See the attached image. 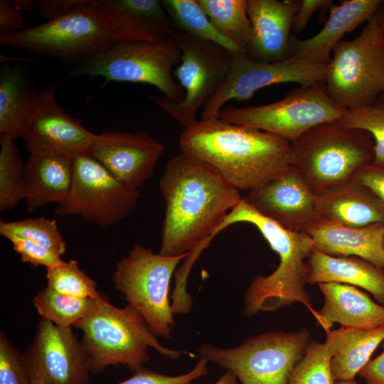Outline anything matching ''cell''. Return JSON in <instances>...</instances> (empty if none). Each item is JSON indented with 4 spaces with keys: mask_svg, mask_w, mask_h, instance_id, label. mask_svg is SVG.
Instances as JSON below:
<instances>
[{
    "mask_svg": "<svg viewBox=\"0 0 384 384\" xmlns=\"http://www.w3.org/2000/svg\"><path fill=\"white\" fill-rule=\"evenodd\" d=\"M165 202L159 254L178 256L213 237L241 201L240 190L214 168L181 153L167 161L159 179Z\"/></svg>",
    "mask_w": 384,
    "mask_h": 384,
    "instance_id": "obj_1",
    "label": "cell"
},
{
    "mask_svg": "<svg viewBox=\"0 0 384 384\" xmlns=\"http://www.w3.org/2000/svg\"><path fill=\"white\" fill-rule=\"evenodd\" d=\"M181 153L214 168L238 190L257 189L293 166L290 142L221 119L197 120L178 139Z\"/></svg>",
    "mask_w": 384,
    "mask_h": 384,
    "instance_id": "obj_2",
    "label": "cell"
},
{
    "mask_svg": "<svg viewBox=\"0 0 384 384\" xmlns=\"http://www.w3.org/2000/svg\"><path fill=\"white\" fill-rule=\"evenodd\" d=\"M126 41H158L107 6L104 0H82L56 18L0 34L4 46L65 60H82Z\"/></svg>",
    "mask_w": 384,
    "mask_h": 384,
    "instance_id": "obj_3",
    "label": "cell"
},
{
    "mask_svg": "<svg viewBox=\"0 0 384 384\" xmlns=\"http://www.w3.org/2000/svg\"><path fill=\"white\" fill-rule=\"evenodd\" d=\"M247 223L258 229L278 255L279 265L267 276L257 275L250 283L243 297L242 315L250 317L260 311H274L299 302L314 316L307 284V260L314 250L311 238L304 232L287 230L264 216L242 197L215 231L218 235L228 226Z\"/></svg>",
    "mask_w": 384,
    "mask_h": 384,
    "instance_id": "obj_4",
    "label": "cell"
},
{
    "mask_svg": "<svg viewBox=\"0 0 384 384\" xmlns=\"http://www.w3.org/2000/svg\"><path fill=\"white\" fill-rule=\"evenodd\" d=\"M82 343L89 358L91 373L110 366H124L135 371L150 360L149 348L176 359L186 351L161 345L142 316L132 306L118 308L103 295L93 311L78 322Z\"/></svg>",
    "mask_w": 384,
    "mask_h": 384,
    "instance_id": "obj_5",
    "label": "cell"
},
{
    "mask_svg": "<svg viewBox=\"0 0 384 384\" xmlns=\"http://www.w3.org/2000/svg\"><path fill=\"white\" fill-rule=\"evenodd\" d=\"M290 144L293 166L315 193L353 180L374 159L370 134L339 120L315 126Z\"/></svg>",
    "mask_w": 384,
    "mask_h": 384,
    "instance_id": "obj_6",
    "label": "cell"
},
{
    "mask_svg": "<svg viewBox=\"0 0 384 384\" xmlns=\"http://www.w3.org/2000/svg\"><path fill=\"white\" fill-rule=\"evenodd\" d=\"M324 82L330 97L346 110L372 105L384 95V43L375 14L357 37L334 47Z\"/></svg>",
    "mask_w": 384,
    "mask_h": 384,
    "instance_id": "obj_7",
    "label": "cell"
},
{
    "mask_svg": "<svg viewBox=\"0 0 384 384\" xmlns=\"http://www.w3.org/2000/svg\"><path fill=\"white\" fill-rule=\"evenodd\" d=\"M181 52L171 38L157 42L126 41L81 61L70 76H101L110 81L149 84L174 102L184 97V91L173 75Z\"/></svg>",
    "mask_w": 384,
    "mask_h": 384,
    "instance_id": "obj_8",
    "label": "cell"
},
{
    "mask_svg": "<svg viewBox=\"0 0 384 384\" xmlns=\"http://www.w3.org/2000/svg\"><path fill=\"white\" fill-rule=\"evenodd\" d=\"M309 338L306 329L271 331L252 336L235 347L206 343L198 351L201 358L231 372L242 384H287Z\"/></svg>",
    "mask_w": 384,
    "mask_h": 384,
    "instance_id": "obj_9",
    "label": "cell"
},
{
    "mask_svg": "<svg viewBox=\"0 0 384 384\" xmlns=\"http://www.w3.org/2000/svg\"><path fill=\"white\" fill-rule=\"evenodd\" d=\"M189 253L164 256L135 244L117 262L112 274L115 287L156 336H171L175 321L169 298L170 282L178 265Z\"/></svg>",
    "mask_w": 384,
    "mask_h": 384,
    "instance_id": "obj_10",
    "label": "cell"
},
{
    "mask_svg": "<svg viewBox=\"0 0 384 384\" xmlns=\"http://www.w3.org/2000/svg\"><path fill=\"white\" fill-rule=\"evenodd\" d=\"M181 52V60L173 72L184 91L177 102L164 95L149 98L184 129L197 121L200 108L212 98L226 78L233 55L223 47L174 30L171 36Z\"/></svg>",
    "mask_w": 384,
    "mask_h": 384,
    "instance_id": "obj_11",
    "label": "cell"
},
{
    "mask_svg": "<svg viewBox=\"0 0 384 384\" xmlns=\"http://www.w3.org/2000/svg\"><path fill=\"white\" fill-rule=\"evenodd\" d=\"M322 83L300 86L270 104L244 107L225 106L218 117L273 134L291 143L314 127L339 120L345 114L346 109L330 97Z\"/></svg>",
    "mask_w": 384,
    "mask_h": 384,
    "instance_id": "obj_12",
    "label": "cell"
},
{
    "mask_svg": "<svg viewBox=\"0 0 384 384\" xmlns=\"http://www.w3.org/2000/svg\"><path fill=\"white\" fill-rule=\"evenodd\" d=\"M73 178L68 198L56 205L60 216L78 215L106 227L128 217L135 209L140 192L121 182L90 154L73 159Z\"/></svg>",
    "mask_w": 384,
    "mask_h": 384,
    "instance_id": "obj_13",
    "label": "cell"
},
{
    "mask_svg": "<svg viewBox=\"0 0 384 384\" xmlns=\"http://www.w3.org/2000/svg\"><path fill=\"white\" fill-rule=\"evenodd\" d=\"M326 65L289 57L277 62H260L247 54L233 55L230 70L215 94L203 107L201 119L218 118L220 110L233 100H247L266 87L288 82L309 86L324 81Z\"/></svg>",
    "mask_w": 384,
    "mask_h": 384,
    "instance_id": "obj_14",
    "label": "cell"
},
{
    "mask_svg": "<svg viewBox=\"0 0 384 384\" xmlns=\"http://www.w3.org/2000/svg\"><path fill=\"white\" fill-rule=\"evenodd\" d=\"M29 380L46 384H87L90 367L81 341L72 330L41 319L25 351Z\"/></svg>",
    "mask_w": 384,
    "mask_h": 384,
    "instance_id": "obj_15",
    "label": "cell"
},
{
    "mask_svg": "<svg viewBox=\"0 0 384 384\" xmlns=\"http://www.w3.org/2000/svg\"><path fill=\"white\" fill-rule=\"evenodd\" d=\"M95 134L87 129L57 103L55 89L39 94L21 136L30 154H51L73 159L89 154Z\"/></svg>",
    "mask_w": 384,
    "mask_h": 384,
    "instance_id": "obj_16",
    "label": "cell"
},
{
    "mask_svg": "<svg viewBox=\"0 0 384 384\" xmlns=\"http://www.w3.org/2000/svg\"><path fill=\"white\" fill-rule=\"evenodd\" d=\"M164 145L144 132L95 134L89 154L121 182L142 186L152 175Z\"/></svg>",
    "mask_w": 384,
    "mask_h": 384,
    "instance_id": "obj_17",
    "label": "cell"
},
{
    "mask_svg": "<svg viewBox=\"0 0 384 384\" xmlns=\"http://www.w3.org/2000/svg\"><path fill=\"white\" fill-rule=\"evenodd\" d=\"M243 198L262 215L292 231L304 232L317 218L316 193L293 166Z\"/></svg>",
    "mask_w": 384,
    "mask_h": 384,
    "instance_id": "obj_18",
    "label": "cell"
},
{
    "mask_svg": "<svg viewBox=\"0 0 384 384\" xmlns=\"http://www.w3.org/2000/svg\"><path fill=\"white\" fill-rule=\"evenodd\" d=\"M300 1L246 0L251 25L247 55L260 62H277L289 57L290 32Z\"/></svg>",
    "mask_w": 384,
    "mask_h": 384,
    "instance_id": "obj_19",
    "label": "cell"
},
{
    "mask_svg": "<svg viewBox=\"0 0 384 384\" xmlns=\"http://www.w3.org/2000/svg\"><path fill=\"white\" fill-rule=\"evenodd\" d=\"M304 232L320 252L358 257L384 269V223L354 228L316 218Z\"/></svg>",
    "mask_w": 384,
    "mask_h": 384,
    "instance_id": "obj_20",
    "label": "cell"
},
{
    "mask_svg": "<svg viewBox=\"0 0 384 384\" xmlns=\"http://www.w3.org/2000/svg\"><path fill=\"white\" fill-rule=\"evenodd\" d=\"M380 0H345L333 4L323 28L307 39L291 36L289 57L327 65L334 47L345 34L371 18Z\"/></svg>",
    "mask_w": 384,
    "mask_h": 384,
    "instance_id": "obj_21",
    "label": "cell"
},
{
    "mask_svg": "<svg viewBox=\"0 0 384 384\" xmlns=\"http://www.w3.org/2000/svg\"><path fill=\"white\" fill-rule=\"evenodd\" d=\"M318 287L324 301L314 317L325 332L331 329L334 323L343 327L366 329L384 326V306L356 287L337 282L319 283Z\"/></svg>",
    "mask_w": 384,
    "mask_h": 384,
    "instance_id": "obj_22",
    "label": "cell"
},
{
    "mask_svg": "<svg viewBox=\"0 0 384 384\" xmlns=\"http://www.w3.org/2000/svg\"><path fill=\"white\" fill-rule=\"evenodd\" d=\"M318 218L359 228L384 223V206L366 187L353 179L316 193Z\"/></svg>",
    "mask_w": 384,
    "mask_h": 384,
    "instance_id": "obj_23",
    "label": "cell"
},
{
    "mask_svg": "<svg viewBox=\"0 0 384 384\" xmlns=\"http://www.w3.org/2000/svg\"><path fill=\"white\" fill-rule=\"evenodd\" d=\"M25 198L34 212L51 203L65 201L73 178V159L51 154H30L25 164Z\"/></svg>",
    "mask_w": 384,
    "mask_h": 384,
    "instance_id": "obj_24",
    "label": "cell"
},
{
    "mask_svg": "<svg viewBox=\"0 0 384 384\" xmlns=\"http://www.w3.org/2000/svg\"><path fill=\"white\" fill-rule=\"evenodd\" d=\"M307 284L337 282L363 288L384 306V269L358 257L331 256L313 250Z\"/></svg>",
    "mask_w": 384,
    "mask_h": 384,
    "instance_id": "obj_25",
    "label": "cell"
},
{
    "mask_svg": "<svg viewBox=\"0 0 384 384\" xmlns=\"http://www.w3.org/2000/svg\"><path fill=\"white\" fill-rule=\"evenodd\" d=\"M326 334L335 380H352L384 341V326L370 329L341 326Z\"/></svg>",
    "mask_w": 384,
    "mask_h": 384,
    "instance_id": "obj_26",
    "label": "cell"
},
{
    "mask_svg": "<svg viewBox=\"0 0 384 384\" xmlns=\"http://www.w3.org/2000/svg\"><path fill=\"white\" fill-rule=\"evenodd\" d=\"M39 94L34 92L22 70L4 65L0 71V134L21 138Z\"/></svg>",
    "mask_w": 384,
    "mask_h": 384,
    "instance_id": "obj_27",
    "label": "cell"
},
{
    "mask_svg": "<svg viewBox=\"0 0 384 384\" xmlns=\"http://www.w3.org/2000/svg\"><path fill=\"white\" fill-rule=\"evenodd\" d=\"M215 30L240 53H247L251 25L246 0H197Z\"/></svg>",
    "mask_w": 384,
    "mask_h": 384,
    "instance_id": "obj_28",
    "label": "cell"
},
{
    "mask_svg": "<svg viewBox=\"0 0 384 384\" xmlns=\"http://www.w3.org/2000/svg\"><path fill=\"white\" fill-rule=\"evenodd\" d=\"M161 3L177 29L196 38L215 43L233 55L240 53L215 30L197 0H164Z\"/></svg>",
    "mask_w": 384,
    "mask_h": 384,
    "instance_id": "obj_29",
    "label": "cell"
},
{
    "mask_svg": "<svg viewBox=\"0 0 384 384\" xmlns=\"http://www.w3.org/2000/svg\"><path fill=\"white\" fill-rule=\"evenodd\" d=\"M105 4L119 12L134 26L157 41L171 38L175 26L161 1L104 0Z\"/></svg>",
    "mask_w": 384,
    "mask_h": 384,
    "instance_id": "obj_30",
    "label": "cell"
},
{
    "mask_svg": "<svg viewBox=\"0 0 384 384\" xmlns=\"http://www.w3.org/2000/svg\"><path fill=\"white\" fill-rule=\"evenodd\" d=\"M99 299L70 297L46 287L35 295L32 303L43 319L70 329L93 311Z\"/></svg>",
    "mask_w": 384,
    "mask_h": 384,
    "instance_id": "obj_31",
    "label": "cell"
},
{
    "mask_svg": "<svg viewBox=\"0 0 384 384\" xmlns=\"http://www.w3.org/2000/svg\"><path fill=\"white\" fill-rule=\"evenodd\" d=\"M25 165L15 139L0 134V210L14 208L25 198Z\"/></svg>",
    "mask_w": 384,
    "mask_h": 384,
    "instance_id": "obj_32",
    "label": "cell"
},
{
    "mask_svg": "<svg viewBox=\"0 0 384 384\" xmlns=\"http://www.w3.org/2000/svg\"><path fill=\"white\" fill-rule=\"evenodd\" d=\"M46 269V287L57 293L78 299H97L103 295L95 281L80 268L77 260L63 261Z\"/></svg>",
    "mask_w": 384,
    "mask_h": 384,
    "instance_id": "obj_33",
    "label": "cell"
},
{
    "mask_svg": "<svg viewBox=\"0 0 384 384\" xmlns=\"http://www.w3.org/2000/svg\"><path fill=\"white\" fill-rule=\"evenodd\" d=\"M0 234L5 238L16 235L28 239L60 257L67 249L56 221L43 216L9 222L1 220Z\"/></svg>",
    "mask_w": 384,
    "mask_h": 384,
    "instance_id": "obj_34",
    "label": "cell"
},
{
    "mask_svg": "<svg viewBox=\"0 0 384 384\" xmlns=\"http://www.w3.org/2000/svg\"><path fill=\"white\" fill-rule=\"evenodd\" d=\"M339 122L370 134L374 143L371 164L384 166V100L380 97L372 105L346 110Z\"/></svg>",
    "mask_w": 384,
    "mask_h": 384,
    "instance_id": "obj_35",
    "label": "cell"
},
{
    "mask_svg": "<svg viewBox=\"0 0 384 384\" xmlns=\"http://www.w3.org/2000/svg\"><path fill=\"white\" fill-rule=\"evenodd\" d=\"M327 344L309 342L304 356L291 373L287 384H335Z\"/></svg>",
    "mask_w": 384,
    "mask_h": 384,
    "instance_id": "obj_36",
    "label": "cell"
},
{
    "mask_svg": "<svg viewBox=\"0 0 384 384\" xmlns=\"http://www.w3.org/2000/svg\"><path fill=\"white\" fill-rule=\"evenodd\" d=\"M29 377L24 354L0 332V384H28Z\"/></svg>",
    "mask_w": 384,
    "mask_h": 384,
    "instance_id": "obj_37",
    "label": "cell"
},
{
    "mask_svg": "<svg viewBox=\"0 0 384 384\" xmlns=\"http://www.w3.org/2000/svg\"><path fill=\"white\" fill-rule=\"evenodd\" d=\"M207 363L206 360L201 358L192 370L175 376L142 367L134 371L132 376L119 384H189L208 373Z\"/></svg>",
    "mask_w": 384,
    "mask_h": 384,
    "instance_id": "obj_38",
    "label": "cell"
},
{
    "mask_svg": "<svg viewBox=\"0 0 384 384\" xmlns=\"http://www.w3.org/2000/svg\"><path fill=\"white\" fill-rule=\"evenodd\" d=\"M6 239L11 242L14 250L20 255L22 262L47 268L58 265L63 261L56 253L28 239L16 235Z\"/></svg>",
    "mask_w": 384,
    "mask_h": 384,
    "instance_id": "obj_39",
    "label": "cell"
},
{
    "mask_svg": "<svg viewBox=\"0 0 384 384\" xmlns=\"http://www.w3.org/2000/svg\"><path fill=\"white\" fill-rule=\"evenodd\" d=\"M353 179L371 191L384 206V166L366 164L358 170Z\"/></svg>",
    "mask_w": 384,
    "mask_h": 384,
    "instance_id": "obj_40",
    "label": "cell"
},
{
    "mask_svg": "<svg viewBox=\"0 0 384 384\" xmlns=\"http://www.w3.org/2000/svg\"><path fill=\"white\" fill-rule=\"evenodd\" d=\"M334 1L331 0H302L292 21V30L294 33L301 32L304 29L311 18L316 11L330 8Z\"/></svg>",
    "mask_w": 384,
    "mask_h": 384,
    "instance_id": "obj_41",
    "label": "cell"
},
{
    "mask_svg": "<svg viewBox=\"0 0 384 384\" xmlns=\"http://www.w3.org/2000/svg\"><path fill=\"white\" fill-rule=\"evenodd\" d=\"M82 0H37L35 9L46 21L61 16L78 6Z\"/></svg>",
    "mask_w": 384,
    "mask_h": 384,
    "instance_id": "obj_42",
    "label": "cell"
},
{
    "mask_svg": "<svg viewBox=\"0 0 384 384\" xmlns=\"http://www.w3.org/2000/svg\"><path fill=\"white\" fill-rule=\"evenodd\" d=\"M28 27L26 21L9 1H0V34L22 31Z\"/></svg>",
    "mask_w": 384,
    "mask_h": 384,
    "instance_id": "obj_43",
    "label": "cell"
},
{
    "mask_svg": "<svg viewBox=\"0 0 384 384\" xmlns=\"http://www.w3.org/2000/svg\"><path fill=\"white\" fill-rule=\"evenodd\" d=\"M382 347L384 349V341ZM358 375L366 384H384V351L374 359L370 360Z\"/></svg>",
    "mask_w": 384,
    "mask_h": 384,
    "instance_id": "obj_44",
    "label": "cell"
},
{
    "mask_svg": "<svg viewBox=\"0 0 384 384\" xmlns=\"http://www.w3.org/2000/svg\"><path fill=\"white\" fill-rule=\"evenodd\" d=\"M9 2L17 11H28L35 8V2L32 0H11Z\"/></svg>",
    "mask_w": 384,
    "mask_h": 384,
    "instance_id": "obj_45",
    "label": "cell"
},
{
    "mask_svg": "<svg viewBox=\"0 0 384 384\" xmlns=\"http://www.w3.org/2000/svg\"><path fill=\"white\" fill-rule=\"evenodd\" d=\"M375 15L378 19L384 43V0H380Z\"/></svg>",
    "mask_w": 384,
    "mask_h": 384,
    "instance_id": "obj_46",
    "label": "cell"
},
{
    "mask_svg": "<svg viewBox=\"0 0 384 384\" xmlns=\"http://www.w3.org/2000/svg\"><path fill=\"white\" fill-rule=\"evenodd\" d=\"M191 384V383H189ZM213 384H238V378L230 371H226L220 378Z\"/></svg>",
    "mask_w": 384,
    "mask_h": 384,
    "instance_id": "obj_47",
    "label": "cell"
},
{
    "mask_svg": "<svg viewBox=\"0 0 384 384\" xmlns=\"http://www.w3.org/2000/svg\"><path fill=\"white\" fill-rule=\"evenodd\" d=\"M335 384H358L355 380L336 381Z\"/></svg>",
    "mask_w": 384,
    "mask_h": 384,
    "instance_id": "obj_48",
    "label": "cell"
},
{
    "mask_svg": "<svg viewBox=\"0 0 384 384\" xmlns=\"http://www.w3.org/2000/svg\"><path fill=\"white\" fill-rule=\"evenodd\" d=\"M28 384H46V383H44L41 380H34L29 381Z\"/></svg>",
    "mask_w": 384,
    "mask_h": 384,
    "instance_id": "obj_49",
    "label": "cell"
},
{
    "mask_svg": "<svg viewBox=\"0 0 384 384\" xmlns=\"http://www.w3.org/2000/svg\"><path fill=\"white\" fill-rule=\"evenodd\" d=\"M380 97L384 100V95H382Z\"/></svg>",
    "mask_w": 384,
    "mask_h": 384,
    "instance_id": "obj_50",
    "label": "cell"
}]
</instances>
